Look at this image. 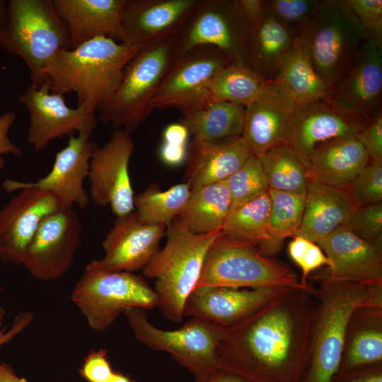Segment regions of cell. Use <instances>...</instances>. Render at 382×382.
<instances>
[{"label":"cell","instance_id":"1","mask_svg":"<svg viewBox=\"0 0 382 382\" xmlns=\"http://www.w3.org/2000/svg\"><path fill=\"white\" fill-rule=\"evenodd\" d=\"M99 37L59 51L44 70L50 91L75 93L77 106L96 112L117 87L124 69L139 50Z\"/></svg>","mask_w":382,"mask_h":382},{"label":"cell","instance_id":"2","mask_svg":"<svg viewBox=\"0 0 382 382\" xmlns=\"http://www.w3.org/2000/svg\"><path fill=\"white\" fill-rule=\"evenodd\" d=\"M221 233H195L178 218L167 225L166 244L144 267L143 274L155 279L157 307L169 320H183L185 303L198 282L206 253Z\"/></svg>","mask_w":382,"mask_h":382},{"label":"cell","instance_id":"3","mask_svg":"<svg viewBox=\"0 0 382 382\" xmlns=\"http://www.w3.org/2000/svg\"><path fill=\"white\" fill-rule=\"evenodd\" d=\"M299 37L315 71L332 89L350 70L366 30L345 1L320 0Z\"/></svg>","mask_w":382,"mask_h":382},{"label":"cell","instance_id":"4","mask_svg":"<svg viewBox=\"0 0 382 382\" xmlns=\"http://www.w3.org/2000/svg\"><path fill=\"white\" fill-rule=\"evenodd\" d=\"M8 21L0 47L21 57L31 83L45 81L44 70L62 50L71 49L67 26L52 0H9Z\"/></svg>","mask_w":382,"mask_h":382},{"label":"cell","instance_id":"5","mask_svg":"<svg viewBox=\"0 0 382 382\" xmlns=\"http://www.w3.org/2000/svg\"><path fill=\"white\" fill-rule=\"evenodd\" d=\"M70 299L97 332L108 330L127 308L147 310L158 306L154 289L143 277L110 270L100 260L86 265Z\"/></svg>","mask_w":382,"mask_h":382},{"label":"cell","instance_id":"6","mask_svg":"<svg viewBox=\"0 0 382 382\" xmlns=\"http://www.w3.org/2000/svg\"><path fill=\"white\" fill-rule=\"evenodd\" d=\"M173 59L171 39L141 47L98 109L100 122L115 130L134 132L153 112L150 102Z\"/></svg>","mask_w":382,"mask_h":382},{"label":"cell","instance_id":"7","mask_svg":"<svg viewBox=\"0 0 382 382\" xmlns=\"http://www.w3.org/2000/svg\"><path fill=\"white\" fill-rule=\"evenodd\" d=\"M311 370L307 382H330L338 369L348 324L354 312L381 305L378 285L326 278Z\"/></svg>","mask_w":382,"mask_h":382},{"label":"cell","instance_id":"8","mask_svg":"<svg viewBox=\"0 0 382 382\" xmlns=\"http://www.w3.org/2000/svg\"><path fill=\"white\" fill-rule=\"evenodd\" d=\"M122 313L137 341L155 351L169 354L195 377L220 370L216 351L226 328L191 318L177 330H164L149 322L144 310L129 308Z\"/></svg>","mask_w":382,"mask_h":382},{"label":"cell","instance_id":"9","mask_svg":"<svg viewBox=\"0 0 382 382\" xmlns=\"http://www.w3.org/2000/svg\"><path fill=\"white\" fill-rule=\"evenodd\" d=\"M299 286L287 268L262 255L254 245L222 233L209 246L195 288L276 289Z\"/></svg>","mask_w":382,"mask_h":382},{"label":"cell","instance_id":"10","mask_svg":"<svg viewBox=\"0 0 382 382\" xmlns=\"http://www.w3.org/2000/svg\"><path fill=\"white\" fill-rule=\"evenodd\" d=\"M251 30L237 0H199L171 38L174 57L199 47L216 48L247 66Z\"/></svg>","mask_w":382,"mask_h":382},{"label":"cell","instance_id":"11","mask_svg":"<svg viewBox=\"0 0 382 382\" xmlns=\"http://www.w3.org/2000/svg\"><path fill=\"white\" fill-rule=\"evenodd\" d=\"M233 63L222 51L199 47L174 57L149 107L177 108L181 111L208 100L207 83L224 67Z\"/></svg>","mask_w":382,"mask_h":382},{"label":"cell","instance_id":"12","mask_svg":"<svg viewBox=\"0 0 382 382\" xmlns=\"http://www.w3.org/2000/svg\"><path fill=\"white\" fill-rule=\"evenodd\" d=\"M82 224L73 208L60 207L41 222L22 265L34 278H60L73 265L81 243Z\"/></svg>","mask_w":382,"mask_h":382},{"label":"cell","instance_id":"13","mask_svg":"<svg viewBox=\"0 0 382 382\" xmlns=\"http://www.w3.org/2000/svg\"><path fill=\"white\" fill-rule=\"evenodd\" d=\"M18 101L28 111L27 141L36 152L64 136L91 134L98 123L96 112L83 107L70 108L64 96L50 91L45 80L38 85L30 83Z\"/></svg>","mask_w":382,"mask_h":382},{"label":"cell","instance_id":"14","mask_svg":"<svg viewBox=\"0 0 382 382\" xmlns=\"http://www.w3.org/2000/svg\"><path fill=\"white\" fill-rule=\"evenodd\" d=\"M131 135L123 129L115 130L108 142L97 146L90 161V199L99 206H110L117 217L134 210L129 172L135 148Z\"/></svg>","mask_w":382,"mask_h":382},{"label":"cell","instance_id":"15","mask_svg":"<svg viewBox=\"0 0 382 382\" xmlns=\"http://www.w3.org/2000/svg\"><path fill=\"white\" fill-rule=\"evenodd\" d=\"M90 137L88 134L70 136L67 145L57 152L51 170L45 177L35 182L6 179L3 187L8 192L23 187L37 188L53 194L61 207H86L91 199L83 183L88 176L92 155L98 146Z\"/></svg>","mask_w":382,"mask_h":382},{"label":"cell","instance_id":"16","mask_svg":"<svg viewBox=\"0 0 382 382\" xmlns=\"http://www.w3.org/2000/svg\"><path fill=\"white\" fill-rule=\"evenodd\" d=\"M369 120L332 98L297 107L287 145L305 167L313 149L328 141L355 135Z\"/></svg>","mask_w":382,"mask_h":382},{"label":"cell","instance_id":"17","mask_svg":"<svg viewBox=\"0 0 382 382\" xmlns=\"http://www.w3.org/2000/svg\"><path fill=\"white\" fill-rule=\"evenodd\" d=\"M18 191L0 210V261L22 265L41 222L61 207L50 192L34 187Z\"/></svg>","mask_w":382,"mask_h":382},{"label":"cell","instance_id":"18","mask_svg":"<svg viewBox=\"0 0 382 382\" xmlns=\"http://www.w3.org/2000/svg\"><path fill=\"white\" fill-rule=\"evenodd\" d=\"M199 0H127L122 42L139 47L170 40Z\"/></svg>","mask_w":382,"mask_h":382},{"label":"cell","instance_id":"19","mask_svg":"<svg viewBox=\"0 0 382 382\" xmlns=\"http://www.w3.org/2000/svg\"><path fill=\"white\" fill-rule=\"evenodd\" d=\"M166 231V226L144 223L134 210L117 217L102 241L104 255L100 260L112 270H143L158 251Z\"/></svg>","mask_w":382,"mask_h":382},{"label":"cell","instance_id":"20","mask_svg":"<svg viewBox=\"0 0 382 382\" xmlns=\"http://www.w3.org/2000/svg\"><path fill=\"white\" fill-rule=\"evenodd\" d=\"M296 108L272 82L255 101L245 106L241 136L253 154L259 157L287 144Z\"/></svg>","mask_w":382,"mask_h":382},{"label":"cell","instance_id":"21","mask_svg":"<svg viewBox=\"0 0 382 382\" xmlns=\"http://www.w3.org/2000/svg\"><path fill=\"white\" fill-rule=\"evenodd\" d=\"M317 244L330 262L327 278L364 284H381V248L357 236L347 225Z\"/></svg>","mask_w":382,"mask_h":382},{"label":"cell","instance_id":"22","mask_svg":"<svg viewBox=\"0 0 382 382\" xmlns=\"http://www.w3.org/2000/svg\"><path fill=\"white\" fill-rule=\"evenodd\" d=\"M382 45L366 40L347 75L331 91L345 108L371 120L381 110Z\"/></svg>","mask_w":382,"mask_h":382},{"label":"cell","instance_id":"23","mask_svg":"<svg viewBox=\"0 0 382 382\" xmlns=\"http://www.w3.org/2000/svg\"><path fill=\"white\" fill-rule=\"evenodd\" d=\"M276 290L226 286L195 288L185 303L183 314L224 328L233 326L255 313Z\"/></svg>","mask_w":382,"mask_h":382},{"label":"cell","instance_id":"24","mask_svg":"<svg viewBox=\"0 0 382 382\" xmlns=\"http://www.w3.org/2000/svg\"><path fill=\"white\" fill-rule=\"evenodd\" d=\"M127 0H52L65 22L74 49L99 37L122 42V16Z\"/></svg>","mask_w":382,"mask_h":382},{"label":"cell","instance_id":"25","mask_svg":"<svg viewBox=\"0 0 382 382\" xmlns=\"http://www.w3.org/2000/svg\"><path fill=\"white\" fill-rule=\"evenodd\" d=\"M252 154L241 135L214 141H192L186 158V183L193 190L226 180Z\"/></svg>","mask_w":382,"mask_h":382},{"label":"cell","instance_id":"26","mask_svg":"<svg viewBox=\"0 0 382 382\" xmlns=\"http://www.w3.org/2000/svg\"><path fill=\"white\" fill-rule=\"evenodd\" d=\"M371 159L354 135L337 138L317 146L306 167L307 180L347 190Z\"/></svg>","mask_w":382,"mask_h":382},{"label":"cell","instance_id":"27","mask_svg":"<svg viewBox=\"0 0 382 382\" xmlns=\"http://www.w3.org/2000/svg\"><path fill=\"white\" fill-rule=\"evenodd\" d=\"M354 209L346 190L308 180L302 221L295 236L317 243L347 225Z\"/></svg>","mask_w":382,"mask_h":382},{"label":"cell","instance_id":"28","mask_svg":"<svg viewBox=\"0 0 382 382\" xmlns=\"http://www.w3.org/2000/svg\"><path fill=\"white\" fill-rule=\"evenodd\" d=\"M299 35L281 23L266 9L260 24L251 31L247 66L265 81L272 82Z\"/></svg>","mask_w":382,"mask_h":382},{"label":"cell","instance_id":"29","mask_svg":"<svg viewBox=\"0 0 382 382\" xmlns=\"http://www.w3.org/2000/svg\"><path fill=\"white\" fill-rule=\"evenodd\" d=\"M182 112V123L195 141H214L242 134L245 106L238 103L207 100Z\"/></svg>","mask_w":382,"mask_h":382},{"label":"cell","instance_id":"30","mask_svg":"<svg viewBox=\"0 0 382 382\" xmlns=\"http://www.w3.org/2000/svg\"><path fill=\"white\" fill-rule=\"evenodd\" d=\"M272 83L296 107L331 98V88L315 71L299 35Z\"/></svg>","mask_w":382,"mask_h":382},{"label":"cell","instance_id":"31","mask_svg":"<svg viewBox=\"0 0 382 382\" xmlns=\"http://www.w3.org/2000/svg\"><path fill=\"white\" fill-rule=\"evenodd\" d=\"M231 209V199L225 181L193 190L178 216L190 231L204 234L221 231Z\"/></svg>","mask_w":382,"mask_h":382},{"label":"cell","instance_id":"32","mask_svg":"<svg viewBox=\"0 0 382 382\" xmlns=\"http://www.w3.org/2000/svg\"><path fill=\"white\" fill-rule=\"evenodd\" d=\"M270 83L248 66L232 63L221 69L207 83V99L246 106L255 101Z\"/></svg>","mask_w":382,"mask_h":382},{"label":"cell","instance_id":"33","mask_svg":"<svg viewBox=\"0 0 382 382\" xmlns=\"http://www.w3.org/2000/svg\"><path fill=\"white\" fill-rule=\"evenodd\" d=\"M270 209L269 238L259 244L260 253L265 256L275 253L283 241L299 231L303 214L306 194L269 189Z\"/></svg>","mask_w":382,"mask_h":382},{"label":"cell","instance_id":"34","mask_svg":"<svg viewBox=\"0 0 382 382\" xmlns=\"http://www.w3.org/2000/svg\"><path fill=\"white\" fill-rule=\"evenodd\" d=\"M270 209L267 192L231 209L222 227V233L254 245L266 241L269 238Z\"/></svg>","mask_w":382,"mask_h":382},{"label":"cell","instance_id":"35","mask_svg":"<svg viewBox=\"0 0 382 382\" xmlns=\"http://www.w3.org/2000/svg\"><path fill=\"white\" fill-rule=\"evenodd\" d=\"M190 194L191 189L186 183L163 191L153 183L134 195V211L146 224L167 226L178 217Z\"/></svg>","mask_w":382,"mask_h":382},{"label":"cell","instance_id":"36","mask_svg":"<svg viewBox=\"0 0 382 382\" xmlns=\"http://www.w3.org/2000/svg\"><path fill=\"white\" fill-rule=\"evenodd\" d=\"M258 158L269 189L306 194L308 182L306 167L287 144L272 148Z\"/></svg>","mask_w":382,"mask_h":382},{"label":"cell","instance_id":"37","mask_svg":"<svg viewBox=\"0 0 382 382\" xmlns=\"http://www.w3.org/2000/svg\"><path fill=\"white\" fill-rule=\"evenodd\" d=\"M224 181L230 193L231 209L269 190L260 158L253 153L246 161Z\"/></svg>","mask_w":382,"mask_h":382},{"label":"cell","instance_id":"38","mask_svg":"<svg viewBox=\"0 0 382 382\" xmlns=\"http://www.w3.org/2000/svg\"><path fill=\"white\" fill-rule=\"evenodd\" d=\"M347 191L354 208L382 202V161H370Z\"/></svg>","mask_w":382,"mask_h":382},{"label":"cell","instance_id":"39","mask_svg":"<svg viewBox=\"0 0 382 382\" xmlns=\"http://www.w3.org/2000/svg\"><path fill=\"white\" fill-rule=\"evenodd\" d=\"M320 0H270L266 9L281 23L299 34Z\"/></svg>","mask_w":382,"mask_h":382},{"label":"cell","instance_id":"40","mask_svg":"<svg viewBox=\"0 0 382 382\" xmlns=\"http://www.w3.org/2000/svg\"><path fill=\"white\" fill-rule=\"evenodd\" d=\"M347 226L361 238L381 248L382 202L354 208Z\"/></svg>","mask_w":382,"mask_h":382},{"label":"cell","instance_id":"41","mask_svg":"<svg viewBox=\"0 0 382 382\" xmlns=\"http://www.w3.org/2000/svg\"><path fill=\"white\" fill-rule=\"evenodd\" d=\"M290 257L298 265L306 278L308 274L323 265L330 266V262L320 246L301 236H294L288 246Z\"/></svg>","mask_w":382,"mask_h":382},{"label":"cell","instance_id":"42","mask_svg":"<svg viewBox=\"0 0 382 382\" xmlns=\"http://www.w3.org/2000/svg\"><path fill=\"white\" fill-rule=\"evenodd\" d=\"M382 359V334L378 330H364L352 340L348 352L350 366L373 363Z\"/></svg>","mask_w":382,"mask_h":382},{"label":"cell","instance_id":"43","mask_svg":"<svg viewBox=\"0 0 382 382\" xmlns=\"http://www.w3.org/2000/svg\"><path fill=\"white\" fill-rule=\"evenodd\" d=\"M347 6L369 34L382 45V1L345 0Z\"/></svg>","mask_w":382,"mask_h":382},{"label":"cell","instance_id":"44","mask_svg":"<svg viewBox=\"0 0 382 382\" xmlns=\"http://www.w3.org/2000/svg\"><path fill=\"white\" fill-rule=\"evenodd\" d=\"M79 373L88 382H108L114 371L107 350H91L84 359Z\"/></svg>","mask_w":382,"mask_h":382},{"label":"cell","instance_id":"45","mask_svg":"<svg viewBox=\"0 0 382 382\" xmlns=\"http://www.w3.org/2000/svg\"><path fill=\"white\" fill-rule=\"evenodd\" d=\"M360 141L371 161H382V111L380 110L357 132Z\"/></svg>","mask_w":382,"mask_h":382},{"label":"cell","instance_id":"46","mask_svg":"<svg viewBox=\"0 0 382 382\" xmlns=\"http://www.w3.org/2000/svg\"><path fill=\"white\" fill-rule=\"evenodd\" d=\"M16 118V114L12 111L4 112L0 116V155L13 154L21 156L22 151L8 137V132Z\"/></svg>","mask_w":382,"mask_h":382},{"label":"cell","instance_id":"47","mask_svg":"<svg viewBox=\"0 0 382 382\" xmlns=\"http://www.w3.org/2000/svg\"><path fill=\"white\" fill-rule=\"evenodd\" d=\"M251 31L260 24L266 10V1L237 0Z\"/></svg>","mask_w":382,"mask_h":382},{"label":"cell","instance_id":"48","mask_svg":"<svg viewBox=\"0 0 382 382\" xmlns=\"http://www.w3.org/2000/svg\"><path fill=\"white\" fill-rule=\"evenodd\" d=\"M33 315L30 311L18 314L11 324L0 330V347L21 333L32 322Z\"/></svg>","mask_w":382,"mask_h":382},{"label":"cell","instance_id":"49","mask_svg":"<svg viewBox=\"0 0 382 382\" xmlns=\"http://www.w3.org/2000/svg\"><path fill=\"white\" fill-rule=\"evenodd\" d=\"M187 145L162 143L159 155L163 163L169 166H178L186 161Z\"/></svg>","mask_w":382,"mask_h":382},{"label":"cell","instance_id":"50","mask_svg":"<svg viewBox=\"0 0 382 382\" xmlns=\"http://www.w3.org/2000/svg\"><path fill=\"white\" fill-rule=\"evenodd\" d=\"M189 132L182 123H173L167 126L163 133V141L187 145Z\"/></svg>","mask_w":382,"mask_h":382},{"label":"cell","instance_id":"51","mask_svg":"<svg viewBox=\"0 0 382 382\" xmlns=\"http://www.w3.org/2000/svg\"><path fill=\"white\" fill-rule=\"evenodd\" d=\"M193 382H245L231 373L219 370L212 374L195 377Z\"/></svg>","mask_w":382,"mask_h":382},{"label":"cell","instance_id":"52","mask_svg":"<svg viewBox=\"0 0 382 382\" xmlns=\"http://www.w3.org/2000/svg\"><path fill=\"white\" fill-rule=\"evenodd\" d=\"M0 382H29L18 377L13 369L6 363L0 361Z\"/></svg>","mask_w":382,"mask_h":382},{"label":"cell","instance_id":"53","mask_svg":"<svg viewBox=\"0 0 382 382\" xmlns=\"http://www.w3.org/2000/svg\"><path fill=\"white\" fill-rule=\"evenodd\" d=\"M8 21L7 3L4 0H0V40L3 37Z\"/></svg>","mask_w":382,"mask_h":382},{"label":"cell","instance_id":"54","mask_svg":"<svg viewBox=\"0 0 382 382\" xmlns=\"http://www.w3.org/2000/svg\"><path fill=\"white\" fill-rule=\"evenodd\" d=\"M108 382H136V381L122 373L114 371Z\"/></svg>","mask_w":382,"mask_h":382},{"label":"cell","instance_id":"55","mask_svg":"<svg viewBox=\"0 0 382 382\" xmlns=\"http://www.w3.org/2000/svg\"><path fill=\"white\" fill-rule=\"evenodd\" d=\"M352 382H382L381 374L371 375L353 381Z\"/></svg>","mask_w":382,"mask_h":382},{"label":"cell","instance_id":"56","mask_svg":"<svg viewBox=\"0 0 382 382\" xmlns=\"http://www.w3.org/2000/svg\"><path fill=\"white\" fill-rule=\"evenodd\" d=\"M6 313V309L2 306L0 305V328H1V326L2 325L3 320L5 317Z\"/></svg>","mask_w":382,"mask_h":382},{"label":"cell","instance_id":"57","mask_svg":"<svg viewBox=\"0 0 382 382\" xmlns=\"http://www.w3.org/2000/svg\"><path fill=\"white\" fill-rule=\"evenodd\" d=\"M4 159L1 155H0V170L4 168Z\"/></svg>","mask_w":382,"mask_h":382}]
</instances>
